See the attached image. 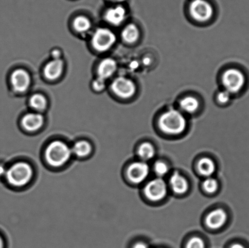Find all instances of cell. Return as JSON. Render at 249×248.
<instances>
[{
	"mask_svg": "<svg viewBox=\"0 0 249 248\" xmlns=\"http://www.w3.org/2000/svg\"><path fill=\"white\" fill-rule=\"evenodd\" d=\"M189 10L192 18L199 22L209 21L213 15V7L206 0H193Z\"/></svg>",
	"mask_w": 249,
	"mask_h": 248,
	"instance_id": "obj_6",
	"label": "cell"
},
{
	"mask_svg": "<svg viewBox=\"0 0 249 248\" xmlns=\"http://www.w3.org/2000/svg\"><path fill=\"white\" fill-rule=\"evenodd\" d=\"M228 216L225 211L216 209L208 214L206 218V225L212 230H218L223 227L228 220Z\"/></svg>",
	"mask_w": 249,
	"mask_h": 248,
	"instance_id": "obj_11",
	"label": "cell"
},
{
	"mask_svg": "<svg viewBox=\"0 0 249 248\" xmlns=\"http://www.w3.org/2000/svg\"><path fill=\"white\" fill-rule=\"evenodd\" d=\"M31 81L30 75L23 69L14 70L10 76V83L12 89L17 92L26 91L30 86Z\"/></svg>",
	"mask_w": 249,
	"mask_h": 248,
	"instance_id": "obj_10",
	"label": "cell"
},
{
	"mask_svg": "<svg viewBox=\"0 0 249 248\" xmlns=\"http://www.w3.org/2000/svg\"><path fill=\"white\" fill-rule=\"evenodd\" d=\"M29 104L32 108L37 112L45 111L48 105L47 99L40 94H34L29 99Z\"/></svg>",
	"mask_w": 249,
	"mask_h": 248,
	"instance_id": "obj_22",
	"label": "cell"
},
{
	"mask_svg": "<svg viewBox=\"0 0 249 248\" xmlns=\"http://www.w3.org/2000/svg\"><path fill=\"white\" fill-rule=\"evenodd\" d=\"M158 123L162 132L168 135H179L184 132L187 127L185 116L180 111L175 109H170L163 113Z\"/></svg>",
	"mask_w": 249,
	"mask_h": 248,
	"instance_id": "obj_2",
	"label": "cell"
},
{
	"mask_svg": "<svg viewBox=\"0 0 249 248\" xmlns=\"http://www.w3.org/2000/svg\"><path fill=\"white\" fill-rule=\"evenodd\" d=\"M64 63L61 59H53L48 62L44 68V75L46 79L54 80L62 75Z\"/></svg>",
	"mask_w": 249,
	"mask_h": 248,
	"instance_id": "obj_15",
	"label": "cell"
},
{
	"mask_svg": "<svg viewBox=\"0 0 249 248\" xmlns=\"http://www.w3.org/2000/svg\"><path fill=\"white\" fill-rule=\"evenodd\" d=\"M126 17V11L125 8L121 5H118L107 10L105 18L107 22L118 26L123 23Z\"/></svg>",
	"mask_w": 249,
	"mask_h": 248,
	"instance_id": "obj_13",
	"label": "cell"
},
{
	"mask_svg": "<svg viewBox=\"0 0 249 248\" xmlns=\"http://www.w3.org/2000/svg\"><path fill=\"white\" fill-rule=\"evenodd\" d=\"M51 54H52L53 59H60L61 55V52L60 50H53L52 53H51Z\"/></svg>",
	"mask_w": 249,
	"mask_h": 248,
	"instance_id": "obj_29",
	"label": "cell"
},
{
	"mask_svg": "<svg viewBox=\"0 0 249 248\" xmlns=\"http://www.w3.org/2000/svg\"><path fill=\"white\" fill-rule=\"evenodd\" d=\"M231 94L228 91H225L219 92L217 97L219 103L222 104H225L228 103L231 99Z\"/></svg>",
	"mask_w": 249,
	"mask_h": 248,
	"instance_id": "obj_28",
	"label": "cell"
},
{
	"mask_svg": "<svg viewBox=\"0 0 249 248\" xmlns=\"http://www.w3.org/2000/svg\"><path fill=\"white\" fill-rule=\"evenodd\" d=\"M92 87H93L95 91L97 92L103 91V90L106 88V81L97 77V79L92 82Z\"/></svg>",
	"mask_w": 249,
	"mask_h": 248,
	"instance_id": "obj_27",
	"label": "cell"
},
{
	"mask_svg": "<svg viewBox=\"0 0 249 248\" xmlns=\"http://www.w3.org/2000/svg\"><path fill=\"white\" fill-rule=\"evenodd\" d=\"M34 177V169L26 162H16L7 169L6 181L10 185L21 188L29 183Z\"/></svg>",
	"mask_w": 249,
	"mask_h": 248,
	"instance_id": "obj_3",
	"label": "cell"
},
{
	"mask_svg": "<svg viewBox=\"0 0 249 248\" xmlns=\"http://www.w3.org/2000/svg\"><path fill=\"white\" fill-rule=\"evenodd\" d=\"M150 173V167L145 162H134L127 169L126 176L134 184H140L145 181Z\"/></svg>",
	"mask_w": 249,
	"mask_h": 248,
	"instance_id": "obj_9",
	"label": "cell"
},
{
	"mask_svg": "<svg viewBox=\"0 0 249 248\" xmlns=\"http://www.w3.org/2000/svg\"><path fill=\"white\" fill-rule=\"evenodd\" d=\"M73 26L75 31L79 33H87L91 28V22L87 17L80 16L75 18L73 22Z\"/></svg>",
	"mask_w": 249,
	"mask_h": 248,
	"instance_id": "obj_23",
	"label": "cell"
},
{
	"mask_svg": "<svg viewBox=\"0 0 249 248\" xmlns=\"http://www.w3.org/2000/svg\"><path fill=\"white\" fill-rule=\"evenodd\" d=\"M116 41L115 33L108 28L97 29L92 36V45L99 52H104L113 47Z\"/></svg>",
	"mask_w": 249,
	"mask_h": 248,
	"instance_id": "obj_5",
	"label": "cell"
},
{
	"mask_svg": "<svg viewBox=\"0 0 249 248\" xmlns=\"http://www.w3.org/2000/svg\"><path fill=\"white\" fill-rule=\"evenodd\" d=\"M246 82V77L243 72L235 68L226 70L222 77L224 88L231 94L240 92L245 86Z\"/></svg>",
	"mask_w": 249,
	"mask_h": 248,
	"instance_id": "obj_4",
	"label": "cell"
},
{
	"mask_svg": "<svg viewBox=\"0 0 249 248\" xmlns=\"http://www.w3.org/2000/svg\"><path fill=\"white\" fill-rule=\"evenodd\" d=\"M185 248H206V244L201 238L194 237L189 240Z\"/></svg>",
	"mask_w": 249,
	"mask_h": 248,
	"instance_id": "obj_26",
	"label": "cell"
},
{
	"mask_svg": "<svg viewBox=\"0 0 249 248\" xmlns=\"http://www.w3.org/2000/svg\"><path fill=\"white\" fill-rule=\"evenodd\" d=\"M230 248H246L244 245L240 244H235L231 245Z\"/></svg>",
	"mask_w": 249,
	"mask_h": 248,
	"instance_id": "obj_32",
	"label": "cell"
},
{
	"mask_svg": "<svg viewBox=\"0 0 249 248\" xmlns=\"http://www.w3.org/2000/svg\"><path fill=\"white\" fill-rule=\"evenodd\" d=\"M167 191L165 182L162 178L158 177L148 182L144 189V193L149 200L158 201L165 198Z\"/></svg>",
	"mask_w": 249,
	"mask_h": 248,
	"instance_id": "obj_7",
	"label": "cell"
},
{
	"mask_svg": "<svg viewBox=\"0 0 249 248\" xmlns=\"http://www.w3.org/2000/svg\"><path fill=\"white\" fill-rule=\"evenodd\" d=\"M133 248H149L147 245L144 244V243H137L134 245Z\"/></svg>",
	"mask_w": 249,
	"mask_h": 248,
	"instance_id": "obj_31",
	"label": "cell"
},
{
	"mask_svg": "<svg viewBox=\"0 0 249 248\" xmlns=\"http://www.w3.org/2000/svg\"><path fill=\"white\" fill-rule=\"evenodd\" d=\"M204 191L209 194H213L218 190L219 184L215 179L207 177L202 183Z\"/></svg>",
	"mask_w": 249,
	"mask_h": 248,
	"instance_id": "obj_24",
	"label": "cell"
},
{
	"mask_svg": "<svg viewBox=\"0 0 249 248\" xmlns=\"http://www.w3.org/2000/svg\"><path fill=\"white\" fill-rule=\"evenodd\" d=\"M7 169L4 165H0V177L6 176Z\"/></svg>",
	"mask_w": 249,
	"mask_h": 248,
	"instance_id": "obj_30",
	"label": "cell"
},
{
	"mask_svg": "<svg viewBox=\"0 0 249 248\" xmlns=\"http://www.w3.org/2000/svg\"><path fill=\"white\" fill-rule=\"evenodd\" d=\"M199 107L198 99L194 97L188 96L184 97L180 101V108L185 113L193 114L195 113Z\"/></svg>",
	"mask_w": 249,
	"mask_h": 248,
	"instance_id": "obj_20",
	"label": "cell"
},
{
	"mask_svg": "<svg viewBox=\"0 0 249 248\" xmlns=\"http://www.w3.org/2000/svg\"><path fill=\"white\" fill-rule=\"evenodd\" d=\"M138 154L142 161L146 162L155 157V148L150 143H143L138 148Z\"/></svg>",
	"mask_w": 249,
	"mask_h": 248,
	"instance_id": "obj_21",
	"label": "cell"
},
{
	"mask_svg": "<svg viewBox=\"0 0 249 248\" xmlns=\"http://www.w3.org/2000/svg\"><path fill=\"white\" fill-rule=\"evenodd\" d=\"M197 169L202 176L211 177L216 171V165L214 162L209 158H202L197 164Z\"/></svg>",
	"mask_w": 249,
	"mask_h": 248,
	"instance_id": "obj_18",
	"label": "cell"
},
{
	"mask_svg": "<svg viewBox=\"0 0 249 248\" xmlns=\"http://www.w3.org/2000/svg\"><path fill=\"white\" fill-rule=\"evenodd\" d=\"M72 154L77 157L85 158L89 156L92 151V147L87 140H79L75 142L71 148Z\"/></svg>",
	"mask_w": 249,
	"mask_h": 248,
	"instance_id": "obj_17",
	"label": "cell"
},
{
	"mask_svg": "<svg viewBox=\"0 0 249 248\" xmlns=\"http://www.w3.org/2000/svg\"><path fill=\"white\" fill-rule=\"evenodd\" d=\"M143 62L144 65H148L150 64L151 60L150 58L146 57L145 58H144Z\"/></svg>",
	"mask_w": 249,
	"mask_h": 248,
	"instance_id": "obj_33",
	"label": "cell"
},
{
	"mask_svg": "<svg viewBox=\"0 0 249 248\" xmlns=\"http://www.w3.org/2000/svg\"><path fill=\"white\" fill-rule=\"evenodd\" d=\"M139 31L135 24H129L122 32V36L126 43L132 44L136 42L139 37Z\"/></svg>",
	"mask_w": 249,
	"mask_h": 248,
	"instance_id": "obj_19",
	"label": "cell"
},
{
	"mask_svg": "<svg viewBox=\"0 0 249 248\" xmlns=\"http://www.w3.org/2000/svg\"><path fill=\"white\" fill-rule=\"evenodd\" d=\"M0 248H4V241L1 236H0Z\"/></svg>",
	"mask_w": 249,
	"mask_h": 248,
	"instance_id": "obj_35",
	"label": "cell"
},
{
	"mask_svg": "<svg viewBox=\"0 0 249 248\" xmlns=\"http://www.w3.org/2000/svg\"><path fill=\"white\" fill-rule=\"evenodd\" d=\"M72 154L71 148L60 140L51 142L46 148L45 158L50 166L60 167L67 164Z\"/></svg>",
	"mask_w": 249,
	"mask_h": 248,
	"instance_id": "obj_1",
	"label": "cell"
},
{
	"mask_svg": "<svg viewBox=\"0 0 249 248\" xmlns=\"http://www.w3.org/2000/svg\"><path fill=\"white\" fill-rule=\"evenodd\" d=\"M117 63L111 58H105L99 65L97 69L98 78L106 80L111 77L117 70Z\"/></svg>",
	"mask_w": 249,
	"mask_h": 248,
	"instance_id": "obj_14",
	"label": "cell"
},
{
	"mask_svg": "<svg viewBox=\"0 0 249 248\" xmlns=\"http://www.w3.org/2000/svg\"><path fill=\"white\" fill-rule=\"evenodd\" d=\"M154 171L155 173L158 175L159 177L165 176L169 171L168 165L163 162H158L156 163L155 166H154Z\"/></svg>",
	"mask_w": 249,
	"mask_h": 248,
	"instance_id": "obj_25",
	"label": "cell"
},
{
	"mask_svg": "<svg viewBox=\"0 0 249 248\" xmlns=\"http://www.w3.org/2000/svg\"><path fill=\"white\" fill-rule=\"evenodd\" d=\"M44 124V118L40 113L26 114L22 118L21 125L28 132H35L40 130Z\"/></svg>",
	"mask_w": 249,
	"mask_h": 248,
	"instance_id": "obj_12",
	"label": "cell"
},
{
	"mask_svg": "<svg viewBox=\"0 0 249 248\" xmlns=\"http://www.w3.org/2000/svg\"><path fill=\"white\" fill-rule=\"evenodd\" d=\"M111 89L121 98L129 99L134 96L136 86L131 80L124 77L116 78L111 84Z\"/></svg>",
	"mask_w": 249,
	"mask_h": 248,
	"instance_id": "obj_8",
	"label": "cell"
},
{
	"mask_svg": "<svg viewBox=\"0 0 249 248\" xmlns=\"http://www.w3.org/2000/svg\"><path fill=\"white\" fill-rule=\"evenodd\" d=\"M170 186L175 194L182 195L189 190V184L187 179L178 172H175L170 177Z\"/></svg>",
	"mask_w": 249,
	"mask_h": 248,
	"instance_id": "obj_16",
	"label": "cell"
},
{
	"mask_svg": "<svg viewBox=\"0 0 249 248\" xmlns=\"http://www.w3.org/2000/svg\"><path fill=\"white\" fill-rule=\"evenodd\" d=\"M109 1L115 2V3H122V2H124L125 0H109Z\"/></svg>",
	"mask_w": 249,
	"mask_h": 248,
	"instance_id": "obj_34",
	"label": "cell"
}]
</instances>
